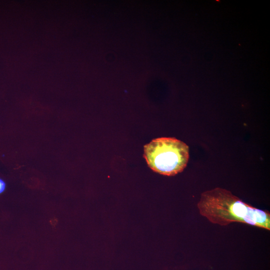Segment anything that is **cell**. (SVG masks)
Instances as JSON below:
<instances>
[{
    "instance_id": "6da1fadb",
    "label": "cell",
    "mask_w": 270,
    "mask_h": 270,
    "mask_svg": "<svg viewBox=\"0 0 270 270\" xmlns=\"http://www.w3.org/2000/svg\"><path fill=\"white\" fill-rule=\"evenodd\" d=\"M210 222L224 226L239 222L270 230V213L243 202L230 191L216 188L203 192L197 204Z\"/></svg>"
},
{
    "instance_id": "7a4b0ae2",
    "label": "cell",
    "mask_w": 270,
    "mask_h": 270,
    "mask_svg": "<svg viewBox=\"0 0 270 270\" xmlns=\"http://www.w3.org/2000/svg\"><path fill=\"white\" fill-rule=\"evenodd\" d=\"M144 156L152 170L172 176L182 172L186 167L189 158V148L176 138H157L144 146Z\"/></svg>"
},
{
    "instance_id": "3957f363",
    "label": "cell",
    "mask_w": 270,
    "mask_h": 270,
    "mask_svg": "<svg viewBox=\"0 0 270 270\" xmlns=\"http://www.w3.org/2000/svg\"><path fill=\"white\" fill-rule=\"evenodd\" d=\"M6 188V184L5 182L0 178V194L3 192Z\"/></svg>"
}]
</instances>
